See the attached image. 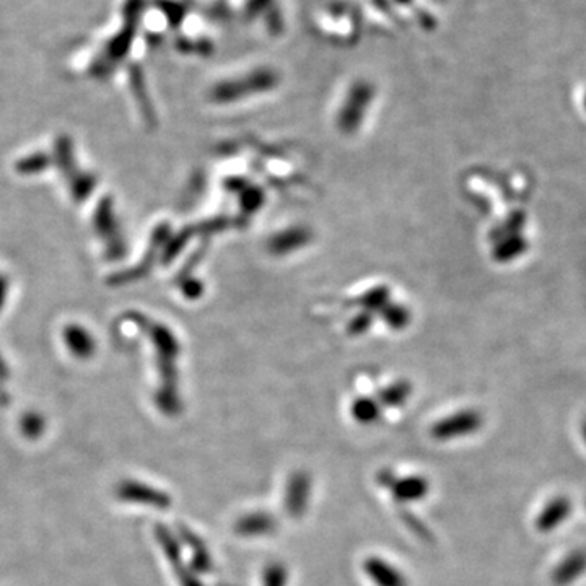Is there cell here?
<instances>
[{
  "mask_svg": "<svg viewBox=\"0 0 586 586\" xmlns=\"http://www.w3.org/2000/svg\"><path fill=\"white\" fill-rule=\"evenodd\" d=\"M585 570L586 552L585 551H575L570 556H566L562 564H559V566L554 570L552 582L557 586L570 585L572 582H575L580 576L583 575Z\"/></svg>",
  "mask_w": 586,
  "mask_h": 586,
  "instance_id": "obj_4",
  "label": "cell"
},
{
  "mask_svg": "<svg viewBox=\"0 0 586 586\" xmlns=\"http://www.w3.org/2000/svg\"><path fill=\"white\" fill-rule=\"evenodd\" d=\"M427 481L424 477L412 476L406 479H399L396 484H393V492L396 497L402 502H418L427 496Z\"/></svg>",
  "mask_w": 586,
  "mask_h": 586,
  "instance_id": "obj_5",
  "label": "cell"
},
{
  "mask_svg": "<svg viewBox=\"0 0 586 586\" xmlns=\"http://www.w3.org/2000/svg\"><path fill=\"white\" fill-rule=\"evenodd\" d=\"M309 481L305 479L303 476H297L293 477L292 479V486H290V494H293V496H290L288 497V508L295 513V515H299L300 512L303 510V507H305V500H307V494H309Z\"/></svg>",
  "mask_w": 586,
  "mask_h": 586,
  "instance_id": "obj_7",
  "label": "cell"
},
{
  "mask_svg": "<svg viewBox=\"0 0 586 586\" xmlns=\"http://www.w3.org/2000/svg\"><path fill=\"white\" fill-rule=\"evenodd\" d=\"M287 582V574L282 566H270L266 570L264 583L266 586H284Z\"/></svg>",
  "mask_w": 586,
  "mask_h": 586,
  "instance_id": "obj_9",
  "label": "cell"
},
{
  "mask_svg": "<svg viewBox=\"0 0 586 586\" xmlns=\"http://www.w3.org/2000/svg\"><path fill=\"white\" fill-rule=\"evenodd\" d=\"M572 513V504L566 497H557L547 504L544 510L537 517V529L539 531H552L560 527Z\"/></svg>",
  "mask_w": 586,
  "mask_h": 586,
  "instance_id": "obj_3",
  "label": "cell"
},
{
  "mask_svg": "<svg viewBox=\"0 0 586 586\" xmlns=\"http://www.w3.org/2000/svg\"><path fill=\"white\" fill-rule=\"evenodd\" d=\"M363 566L370 580L377 586H408L406 576L396 566L387 564L385 559L370 557Z\"/></svg>",
  "mask_w": 586,
  "mask_h": 586,
  "instance_id": "obj_2",
  "label": "cell"
},
{
  "mask_svg": "<svg viewBox=\"0 0 586 586\" xmlns=\"http://www.w3.org/2000/svg\"><path fill=\"white\" fill-rule=\"evenodd\" d=\"M481 418L474 412H461L453 418L438 422L434 427V437L437 440H451V438L465 437L474 434L481 427Z\"/></svg>",
  "mask_w": 586,
  "mask_h": 586,
  "instance_id": "obj_1",
  "label": "cell"
},
{
  "mask_svg": "<svg viewBox=\"0 0 586 586\" xmlns=\"http://www.w3.org/2000/svg\"><path fill=\"white\" fill-rule=\"evenodd\" d=\"M272 527V520L266 515H249L239 521L237 529L245 536H262L264 533H269Z\"/></svg>",
  "mask_w": 586,
  "mask_h": 586,
  "instance_id": "obj_6",
  "label": "cell"
},
{
  "mask_svg": "<svg viewBox=\"0 0 586 586\" xmlns=\"http://www.w3.org/2000/svg\"><path fill=\"white\" fill-rule=\"evenodd\" d=\"M583 437H585V441H586V426L583 427Z\"/></svg>",
  "mask_w": 586,
  "mask_h": 586,
  "instance_id": "obj_10",
  "label": "cell"
},
{
  "mask_svg": "<svg viewBox=\"0 0 586 586\" xmlns=\"http://www.w3.org/2000/svg\"><path fill=\"white\" fill-rule=\"evenodd\" d=\"M377 408H375L373 402L368 401V399L358 401L357 404H356V408H354V416H356V418L360 420V422H363V424L373 422V420L377 418Z\"/></svg>",
  "mask_w": 586,
  "mask_h": 586,
  "instance_id": "obj_8",
  "label": "cell"
}]
</instances>
